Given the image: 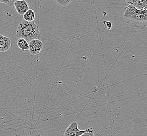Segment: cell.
Segmentation results:
<instances>
[{"mask_svg": "<svg viewBox=\"0 0 147 136\" xmlns=\"http://www.w3.org/2000/svg\"><path fill=\"white\" fill-rule=\"evenodd\" d=\"M131 5L139 10L147 11V0H134Z\"/></svg>", "mask_w": 147, "mask_h": 136, "instance_id": "cell-7", "label": "cell"}, {"mask_svg": "<svg viewBox=\"0 0 147 136\" xmlns=\"http://www.w3.org/2000/svg\"><path fill=\"white\" fill-rule=\"evenodd\" d=\"M29 51L32 55H37L42 51L43 47V43L39 39H34L29 41Z\"/></svg>", "mask_w": 147, "mask_h": 136, "instance_id": "cell-4", "label": "cell"}, {"mask_svg": "<svg viewBox=\"0 0 147 136\" xmlns=\"http://www.w3.org/2000/svg\"><path fill=\"white\" fill-rule=\"evenodd\" d=\"M105 24L106 26H107V29H108L109 30L111 29V27H112V24H111L110 22H109V21L105 22Z\"/></svg>", "mask_w": 147, "mask_h": 136, "instance_id": "cell-12", "label": "cell"}, {"mask_svg": "<svg viewBox=\"0 0 147 136\" xmlns=\"http://www.w3.org/2000/svg\"><path fill=\"white\" fill-rule=\"evenodd\" d=\"M57 4L60 6H65L71 4L74 0H55Z\"/></svg>", "mask_w": 147, "mask_h": 136, "instance_id": "cell-10", "label": "cell"}, {"mask_svg": "<svg viewBox=\"0 0 147 136\" xmlns=\"http://www.w3.org/2000/svg\"><path fill=\"white\" fill-rule=\"evenodd\" d=\"M123 17L131 27L144 29L147 27V11H140L129 5L125 8Z\"/></svg>", "mask_w": 147, "mask_h": 136, "instance_id": "cell-1", "label": "cell"}, {"mask_svg": "<svg viewBox=\"0 0 147 136\" xmlns=\"http://www.w3.org/2000/svg\"><path fill=\"white\" fill-rule=\"evenodd\" d=\"M13 6L17 13L20 15H24L28 10L29 5L25 0H17Z\"/></svg>", "mask_w": 147, "mask_h": 136, "instance_id": "cell-5", "label": "cell"}, {"mask_svg": "<svg viewBox=\"0 0 147 136\" xmlns=\"http://www.w3.org/2000/svg\"><path fill=\"white\" fill-rule=\"evenodd\" d=\"M17 45L22 51H27L29 50L28 42L23 38L18 39Z\"/></svg>", "mask_w": 147, "mask_h": 136, "instance_id": "cell-8", "label": "cell"}, {"mask_svg": "<svg viewBox=\"0 0 147 136\" xmlns=\"http://www.w3.org/2000/svg\"><path fill=\"white\" fill-rule=\"evenodd\" d=\"M125 1L129 4V5H131L133 3L134 0H125Z\"/></svg>", "mask_w": 147, "mask_h": 136, "instance_id": "cell-13", "label": "cell"}, {"mask_svg": "<svg viewBox=\"0 0 147 136\" xmlns=\"http://www.w3.org/2000/svg\"><path fill=\"white\" fill-rule=\"evenodd\" d=\"M11 41L8 37H6L0 34V52H4L9 51L11 48Z\"/></svg>", "mask_w": 147, "mask_h": 136, "instance_id": "cell-6", "label": "cell"}, {"mask_svg": "<svg viewBox=\"0 0 147 136\" xmlns=\"http://www.w3.org/2000/svg\"><path fill=\"white\" fill-rule=\"evenodd\" d=\"M17 0H0V3H4L10 7L13 6L15 2Z\"/></svg>", "mask_w": 147, "mask_h": 136, "instance_id": "cell-11", "label": "cell"}, {"mask_svg": "<svg viewBox=\"0 0 147 136\" xmlns=\"http://www.w3.org/2000/svg\"><path fill=\"white\" fill-rule=\"evenodd\" d=\"M93 131L92 128H87L85 130H80L78 127L77 122H73L66 129L64 136H80L83 133Z\"/></svg>", "mask_w": 147, "mask_h": 136, "instance_id": "cell-3", "label": "cell"}, {"mask_svg": "<svg viewBox=\"0 0 147 136\" xmlns=\"http://www.w3.org/2000/svg\"><path fill=\"white\" fill-rule=\"evenodd\" d=\"M24 20L27 22H34L35 19V13L32 9H29L23 15Z\"/></svg>", "mask_w": 147, "mask_h": 136, "instance_id": "cell-9", "label": "cell"}, {"mask_svg": "<svg viewBox=\"0 0 147 136\" xmlns=\"http://www.w3.org/2000/svg\"><path fill=\"white\" fill-rule=\"evenodd\" d=\"M16 35L18 39L23 38L29 43L32 40H40L42 34L34 21L29 22L23 20L17 27Z\"/></svg>", "mask_w": 147, "mask_h": 136, "instance_id": "cell-2", "label": "cell"}]
</instances>
